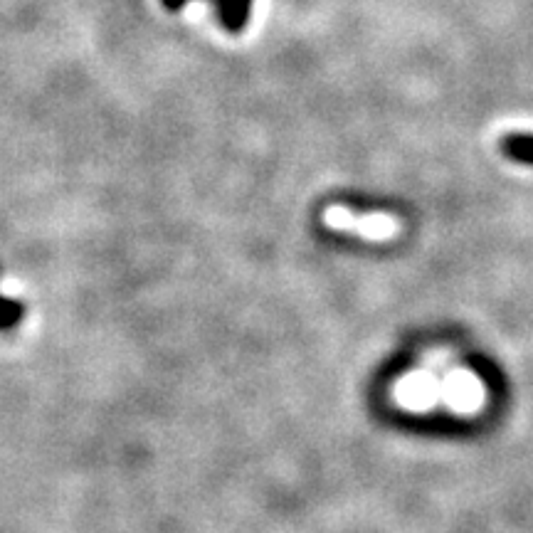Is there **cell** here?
<instances>
[{"instance_id":"6da1fadb","label":"cell","mask_w":533,"mask_h":533,"mask_svg":"<svg viewBox=\"0 0 533 533\" xmlns=\"http://www.w3.org/2000/svg\"><path fill=\"white\" fill-rule=\"evenodd\" d=\"M326 225L339 230H356L368 240H388L390 235L398 232V223L390 220L388 215H356L343 208L326 210Z\"/></svg>"},{"instance_id":"7a4b0ae2","label":"cell","mask_w":533,"mask_h":533,"mask_svg":"<svg viewBox=\"0 0 533 533\" xmlns=\"http://www.w3.org/2000/svg\"><path fill=\"white\" fill-rule=\"evenodd\" d=\"M442 395L457 413H477L484 405V385L469 371L452 373L442 385Z\"/></svg>"},{"instance_id":"3957f363","label":"cell","mask_w":533,"mask_h":533,"mask_svg":"<svg viewBox=\"0 0 533 533\" xmlns=\"http://www.w3.org/2000/svg\"><path fill=\"white\" fill-rule=\"evenodd\" d=\"M398 398L405 408L425 410L437 400V381L430 373H410L398 388Z\"/></svg>"},{"instance_id":"277c9868","label":"cell","mask_w":533,"mask_h":533,"mask_svg":"<svg viewBox=\"0 0 533 533\" xmlns=\"http://www.w3.org/2000/svg\"><path fill=\"white\" fill-rule=\"evenodd\" d=\"M208 3L215 8L220 25L225 30H230V33L245 30L252 13V0H208Z\"/></svg>"},{"instance_id":"5b68a950","label":"cell","mask_w":533,"mask_h":533,"mask_svg":"<svg viewBox=\"0 0 533 533\" xmlns=\"http://www.w3.org/2000/svg\"><path fill=\"white\" fill-rule=\"evenodd\" d=\"M501 151L509 158L521 163H533V136L531 134H509L501 141Z\"/></svg>"},{"instance_id":"8992f818","label":"cell","mask_w":533,"mask_h":533,"mask_svg":"<svg viewBox=\"0 0 533 533\" xmlns=\"http://www.w3.org/2000/svg\"><path fill=\"white\" fill-rule=\"evenodd\" d=\"M20 316H23V304L10 302L0 294V329H10L13 324H18Z\"/></svg>"},{"instance_id":"52a82bcc","label":"cell","mask_w":533,"mask_h":533,"mask_svg":"<svg viewBox=\"0 0 533 533\" xmlns=\"http://www.w3.org/2000/svg\"><path fill=\"white\" fill-rule=\"evenodd\" d=\"M161 3L166 5V10H173V13H176V10L186 8V3H188V0H161Z\"/></svg>"}]
</instances>
